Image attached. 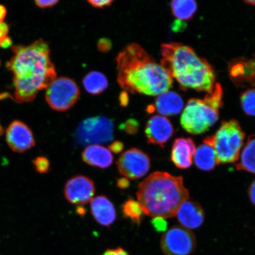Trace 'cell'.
Instances as JSON below:
<instances>
[{"instance_id": "obj_1", "label": "cell", "mask_w": 255, "mask_h": 255, "mask_svg": "<svg viewBox=\"0 0 255 255\" xmlns=\"http://www.w3.org/2000/svg\"><path fill=\"white\" fill-rule=\"evenodd\" d=\"M11 50L13 56L7 68L13 74L15 100L29 103L56 78L49 44L40 39L29 45L12 46Z\"/></svg>"}, {"instance_id": "obj_2", "label": "cell", "mask_w": 255, "mask_h": 255, "mask_svg": "<svg viewBox=\"0 0 255 255\" xmlns=\"http://www.w3.org/2000/svg\"><path fill=\"white\" fill-rule=\"evenodd\" d=\"M118 82L126 92L158 96L170 90L173 79L139 44H129L117 57Z\"/></svg>"}, {"instance_id": "obj_3", "label": "cell", "mask_w": 255, "mask_h": 255, "mask_svg": "<svg viewBox=\"0 0 255 255\" xmlns=\"http://www.w3.org/2000/svg\"><path fill=\"white\" fill-rule=\"evenodd\" d=\"M161 56V65L184 90L191 89L207 94L214 90V68L192 48L180 43L162 44Z\"/></svg>"}, {"instance_id": "obj_4", "label": "cell", "mask_w": 255, "mask_h": 255, "mask_svg": "<svg viewBox=\"0 0 255 255\" xmlns=\"http://www.w3.org/2000/svg\"><path fill=\"white\" fill-rule=\"evenodd\" d=\"M136 197L145 215L166 219L176 216L180 206L189 200V192L182 177L157 171L139 184Z\"/></svg>"}, {"instance_id": "obj_5", "label": "cell", "mask_w": 255, "mask_h": 255, "mask_svg": "<svg viewBox=\"0 0 255 255\" xmlns=\"http://www.w3.org/2000/svg\"><path fill=\"white\" fill-rule=\"evenodd\" d=\"M223 104L222 87L216 83L211 94H207L203 99L192 98L188 101L181 115V127L191 134L205 133L218 120Z\"/></svg>"}, {"instance_id": "obj_6", "label": "cell", "mask_w": 255, "mask_h": 255, "mask_svg": "<svg viewBox=\"0 0 255 255\" xmlns=\"http://www.w3.org/2000/svg\"><path fill=\"white\" fill-rule=\"evenodd\" d=\"M212 136L219 164L237 162L245 138V133L238 121H223L215 135Z\"/></svg>"}, {"instance_id": "obj_7", "label": "cell", "mask_w": 255, "mask_h": 255, "mask_svg": "<svg viewBox=\"0 0 255 255\" xmlns=\"http://www.w3.org/2000/svg\"><path fill=\"white\" fill-rule=\"evenodd\" d=\"M114 130L113 120L103 116L89 118L79 124L75 138L82 145L103 144L113 139Z\"/></svg>"}, {"instance_id": "obj_8", "label": "cell", "mask_w": 255, "mask_h": 255, "mask_svg": "<svg viewBox=\"0 0 255 255\" xmlns=\"http://www.w3.org/2000/svg\"><path fill=\"white\" fill-rule=\"evenodd\" d=\"M80 95V90L73 79L67 77L56 78L47 87L46 100L53 110L64 112L71 109Z\"/></svg>"}, {"instance_id": "obj_9", "label": "cell", "mask_w": 255, "mask_h": 255, "mask_svg": "<svg viewBox=\"0 0 255 255\" xmlns=\"http://www.w3.org/2000/svg\"><path fill=\"white\" fill-rule=\"evenodd\" d=\"M160 245L165 255H190L196 250V239L189 229L174 226L162 235Z\"/></svg>"}, {"instance_id": "obj_10", "label": "cell", "mask_w": 255, "mask_h": 255, "mask_svg": "<svg viewBox=\"0 0 255 255\" xmlns=\"http://www.w3.org/2000/svg\"><path fill=\"white\" fill-rule=\"evenodd\" d=\"M117 165L121 175L128 179L135 180L148 173L151 167L150 158L141 149L132 148L121 154Z\"/></svg>"}, {"instance_id": "obj_11", "label": "cell", "mask_w": 255, "mask_h": 255, "mask_svg": "<svg viewBox=\"0 0 255 255\" xmlns=\"http://www.w3.org/2000/svg\"><path fill=\"white\" fill-rule=\"evenodd\" d=\"M96 192L94 181L85 175H78L67 181L64 187L65 198L72 205H87L94 199Z\"/></svg>"}, {"instance_id": "obj_12", "label": "cell", "mask_w": 255, "mask_h": 255, "mask_svg": "<svg viewBox=\"0 0 255 255\" xmlns=\"http://www.w3.org/2000/svg\"><path fill=\"white\" fill-rule=\"evenodd\" d=\"M5 141L9 148L16 153H24L36 145L31 129L20 120H15L6 129Z\"/></svg>"}, {"instance_id": "obj_13", "label": "cell", "mask_w": 255, "mask_h": 255, "mask_svg": "<svg viewBox=\"0 0 255 255\" xmlns=\"http://www.w3.org/2000/svg\"><path fill=\"white\" fill-rule=\"evenodd\" d=\"M174 129L170 121L162 116H154L148 121L145 134L148 143L164 148L173 136Z\"/></svg>"}, {"instance_id": "obj_14", "label": "cell", "mask_w": 255, "mask_h": 255, "mask_svg": "<svg viewBox=\"0 0 255 255\" xmlns=\"http://www.w3.org/2000/svg\"><path fill=\"white\" fill-rule=\"evenodd\" d=\"M196 149L192 139L183 137L176 138L172 146L171 160L177 168L186 170L192 165Z\"/></svg>"}, {"instance_id": "obj_15", "label": "cell", "mask_w": 255, "mask_h": 255, "mask_svg": "<svg viewBox=\"0 0 255 255\" xmlns=\"http://www.w3.org/2000/svg\"><path fill=\"white\" fill-rule=\"evenodd\" d=\"M175 216L182 227L189 230L200 228L205 218V212L200 204L189 200L180 206Z\"/></svg>"}, {"instance_id": "obj_16", "label": "cell", "mask_w": 255, "mask_h": 255, "mask_svg": "<svg viewBox=\"0 0 255 255\" xmlns=\"http://www.w3.org/2000/svg\"><path fill=\"white\" fill-rule=\"evenodd\" d=\"M184 103L180 96L175 92L168 91L158 96L154 105L148 108L149 113L158 112L162 116H173L182 111Z\"/></svg>"}, {"instance_id": "obj_17", "label": "cell", "mask_w": 255, "mask_h": 255, "mask_svg": "<svg viewBox=\"0 0 255 255\" xmlns=\"http://www.w3.org/2000/svg\"><path fill=\"white\" fill-rule=\"evenodd\" d=\"M91 210L95 221L105 227H110L117 219L113 203L105 196H99L92 200Z\"/></svg>"}, {"instance_id": "obj_18", "label": "cell", "mask_w": 255, "mask_h": 255, "mask_svg": "<svg viewBox=\"0 0 255 255\" xmlns=\"http://www.w3.org/2000/svg\"><path fill=\"white\" fill-rule=\"evenodd\" d=\"M194 162L200 170L209 171L214 170L219 162L213 143V136L204 139L202 144L196 148Z\"/></svg>"}, {"instance_id": "obj_19", "label": "cell", "mask_w": 255, "mask_h": 255, "mask_svg": "<svg viewBox=\"0 0 255 255\" xmlns=\"http://www.w3.org/2000/svg\"><path fill=\"white\" fill-rule=\"evenodd\" d=\"M82 160L92 167L105 169L113 163L114 157L109 149L100 145H91L82 153Z\"/></svg>"}, {"instance_id": "obj_20", "label": "cell", "mask_w": 255, "mask_h": 255, "mask_svg": "<svg viewBox=\"0 0 255 255\" xmlns=\"http://www.w3.org/2000/svg\"><path fill=\"white\" fill-rule=\"evenodd\" d=\"M235 167L237 170L255 174V135L249 136Z\"/></svg>"}, {"instance_id": "obj_21", "label": "cell", "mask_w": 255, "mask_h": 255, "mask_svg": "<svg viewBox=\"0 0 255 255\" xmlns=\"http://www.w3.org/2000/svg\"><path fill=\"white\" fill-rule=\"evenodd\" d=\"M83 85L86 90L92 95H98L103 92L108 87V80L103 73L92 71L83 79Z\"/></svg>"}, {"instance_id": "obj_22", "label": "cell", "mask_w": 255, "mask_h": 255, "mask_svg": "<svg viewBox=\"0 0 255 255\" xmlns=\"http://www.w3.org/2000/svg\"><path fill=\"white\" fill-rule=\"evenodd\" d=\"M171 11L179 21L189 20L197 10L196 1L192 0H174L170 3Z\"/></svg>"}, {"instance_id": "obj_23", "label": "cell", "mask_w": 255, "mask_h": 255, "mask_svg": "<svg viewBox=\"0 0 255 255\" xmlns=\"http://www.w3.org/2000/svg\"><path fill=\"white\" fill-rule=\"evenodd\" d=\"M122 211L124 218L130 220L138 226L141 224L145 215L139 202L133 199L124 202Z\"/></svg>"}, {"instance_id": "obj_24", "label": "cell", "mask_w": 255, "mask_h": 255, "mask_svg": "<svg viewBox=\"0 0 255 255\" xmlns=\"http://www.w3.org/2000/svg\"><path fill=\"white\" fill-rule=\"evenodd\" d=\"M242 109L249 116L255 117V89H248L241 94Z\"/></svg>"}, {"instance_id": "obj_25", "label": "cell", "mask_w": 255, "mask_h": 255, "mask_svg": "<svg viewBox=\"0 0 255 255\" xmlns=\"http://www.w3.org/2000/svg\"><path fill=\"white\" fill-rule=\"evenodd\" d=\"M34 170L38 173L43 174L49 173L50 170V163L47 157L44 156H39L33 160Z\"/></svg>"}, {"instance_id": "obj_26", "label": "cell", "mask_w": 255, "mask_h": 255, "mask_svg": "<svg viewBox=\"0 0 255 255\" xmlns=\"http://www.w3.org/2000/svg\"><path fill=\"white\" fill-rule=\"evenodd\" d=\"M139 124L133 119L127 120L126 123L121 124L120 129L124 130L128 134L133 135L138 132Z\"/></svg>"}, {"instance_id": "obj_27", "label": "cell", "mask_w": 255, "mask_h": 255, "mask_svg": "<svg viewBox=\"0 0 255 255\" xmlns=\"http://www.w3.org/2000/svg\"><path fill=\"white\" fill-rule=\"evenodd\" d=\"M151 223L153 227L157 232H165L166 231L167 223L165 219L157 217V218L152 219Z\"/></svg>"}, {"instance_id": "obj_28", "label": "cell", "mask_w": 255, "mask_h": 255, "mask_svg": "<svg viewBox=\"0 0 255 255\" xmlns=\"http://www.w3.org/2000/svg\"><path fill=\"white\" fill-rule=\"evenodd\" d=\"M88 2L93 7L100 8L108 7L114 2L112 0H89Z\"/></svg>"}, {"instance_id": "obj_29", "label": "cell", "mask_w": 255, "mask_h": 255, "mask_svg": "<svg viewBox=\"0 0 255 255\" xmlns=\"http://www.w3.org/2000/svg\"><path fill=\"white\" fill-rule=\"evenodd\" d=\"M124 148V143L120 141L112 142L109 145V150L115 154H119L123 151Z\"/></svg>"}, {"instance_id": "obj_30", "label": "cell", "mask_w": 255, "mask_h": 255, "mask_svg": "<svg viewBox=\"0 0 255 255\" xmlns=\"http://www.w3.org/2000/svg\"><path fill=\"white\" fill-rule=\"evenodd\" d=\"M98 47L101 52H107L111 49V42L109 39H102L99 41Z\"/></svg>"}, {"instance_id": "obj_31", "label": "cell", "mask_w": 255, "mask_h": 255, "mask_svg": "<svg viewBox=\"0 0 255 255\" xmlns=\"http://www.w3.org/2000/svg\"><path fill=\"white\" fill-rule=\"evenodd\" d=\"M101 255H129L127 252L122 248L109 249Z\"/></svg>"}, {"instance_id": "obj_32", "label": "cell", "mask_w": 255, "mask_h": 255, "mask_svg": "<svg viewBox=\"0 0 255 255\" xmlns=\"http://www.w3.org/2000/svg\"><path fill=\"white\" fill-rule=\"evenodd\" d=\"M59 2V1H56V0H47V1H40V0H36L35 1V3L38 6L41 8H45L48 7H53Z\"/></svg>"}, {"instance_id": "obj_33", "label": "cell", "mask_w": 255, "mask_h": 255, "mask_svg": "<svg viewBox=\"0 0 255 255\" xmlns=\"http://www.w3.org/2000/svg\"><path fill=\"white\" fill-rule=\"evenodd\" d=\"M129 181L126 177L118 178L117 180V187L120 189H127L129 188Z\"/></svg>"}, {"instance_id": "obj_34", "label": "cell", "mask_w": 255, "mask_h": 255, "mask_svg": "<svg viewBox=\"0 0 255 255\" xmlns=\"http://www.w3.org/2000/svg\"><path fill=\"white\" fill-rule=\"evenodd\" d=\"M9 32L8 25L3 21L0 23V40L3 38L8 36Z\"/></svg>"}, {"instance_id": "obj_35", "label": "cell", "mask_w": 255, "mask_h": 255, "mask_svg": "<svg viewBox=\"0 0 255 255\" xmlns=\"http://www.w3.org/2000/svg\"><path fill=\"white\" fill-rule=\"evenodd\" d=\"M248 195L250 197L251 202L255 206V180L249 187Z\"/></svg>"}, {"instance_id": "obj_36", "label": "cell", "mask_w": 255, "mask_h": 255, "mask_svg": "<svg viewBox=\"0 0 255 255\" xmlns=\"http://www.w3.org/2000/svg\"><path fill=\"white\" fill-rule=\"evenodd\" d=\"M11 44L12 40L11 38L8 36L3 38L2 40H0V47L4 48V49L10 47Z\"/></svg>"}, {"instance_id": "obj_37", "label": "cell", "mask_w": 255, "mask_h": 255, "mask_svg": "<svg viewBox=\"0 0 255 255\" xmlns=\"http://www.w3.org/2000/svg\"><path fill=\"white\" fill-rule=\"evenodd\" d=\"M120 99L122 106H126L128 104V95L126 92H124L121 94Z\"/></svg>"}, {"instance_id": "obj_38", "label": "cell", "mask_w": 255, "mask_h": 255, "mask_svg": "<svg viewBox=\"0 0 255 255\" xmlns=\"http://www.w3.org/2000/svg\"><path fill=\"white\" fill-rule=\"evenodd\" d=\"M6 14H7V9H6L4 5L0 4V23L3 22Z\"/></svg>"}, {"instance_id": "obj_39", "label": "cell", "mask_w": 255, "mask_h": 255, "mask_svg": "<svg viewBox=\"0 0 255 255\" xmlns=\"http://www.w3.org/2000/svg\"><path fill=\"white\" fill-rule=\"evenodd\" d=\"M76 212L79 215L83 216L85 215L86 213V210L82 207H78Z\"/></svg>"}, {"instance_id": "obj_40", "label": "cell", "mask_w": 255, "mask_h": 255, "mask_svg": "<svg viewBox=\"0 0 255 255\" xmlns=\"http://www.w3.org/2000/svg\"><path fill=\"white\" fill-rule=\"evenodd\" d=\"M244 2L248 5L255 6V1H253V0H249V1H244Z\"/></svg>"}, {"instance_id": "obj_41", "label": "cell", "mask_w": 255, "mask_h": 255, "mask_svg": "<svg viewBox=\"0 0 255 255\" xmlns=\"http://www.w3.org/2000/svg\"><path fill=\"white\" fill-rule=\"evenodd\" d=\"M4 133V129L3 128L1 123H0V136H1Z\"/></svg>"}]
</instances>
